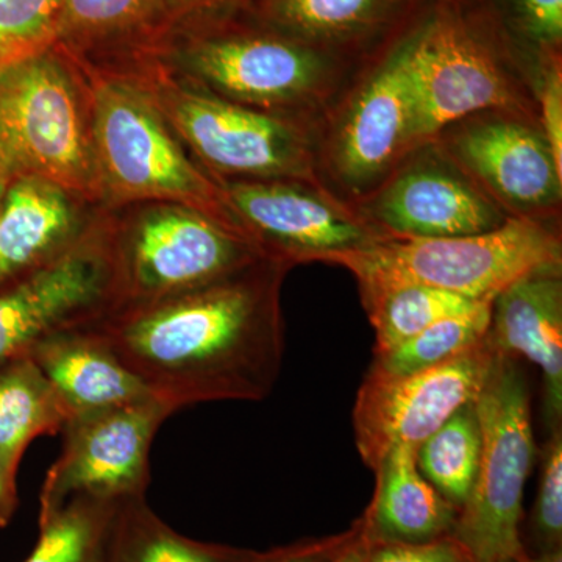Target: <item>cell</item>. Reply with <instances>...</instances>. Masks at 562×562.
<instances>
[{"label": "cell", "mask_w": 562, "mask_h": 562, "mask_svg": "<svg viewBox=\"0 0 562 562\" xmlns=\"http://www.w3.org/2000/svg\"><path fill=\"white\" fill-rule=\"evenodd\" d=\"M520 562H562V550H542V552L535 558L528 557L527 554Z\"/></svg>", "instance_id": "cell-37"}, {"label": "cell", "mask_w": 562, "mask_h": 562, "mask_svg": "<svg viewBox=\"0 0 562 562\" xmlns=\"http://www.w3.org/2000/svg\"><path fill=\"white\" fill-rule=\"evenodd\" d=\"M251 550L187 538L161 520L146 498L122 502L111 536L109 562H246Z\"/></svg>", "instance_id": "cell-23"}, {"label": "cell", "mask_w": 562, "mask_h": 562, "mask_svg": "<svg viewBox=\"0 0 562 562\" xmlns=\"http://www.w3.org/2000/svg\"><path fill=\"white\" fill-rule=\"evenodd\" d=\"M90 124L99 188L121 199L191 206L239 232L220 188L192 165L149 92L131 81H101L92 92Z\"/></svg>", "instance_id": "cell-6"}, {"label": "cell", "mask_w": 562, "mask_h": 562, "mask_svg": "<svg viewBox=\"0 0 562 562\" xmlns=\"http://www.w3.org/2000/svg\"><path fill=\"white\" fill-rule=\"evenodd\" d=\"M517 57L535 66L561 52L562 0H480Z\"/></svg>", "instance_id": "cell-28"}, {"label": "cell", "mask_w": 562, "mask_h": 562, "mask_svg": "<svg viewBox=\"0 0 562 562\" xmlns=\"http://www.w3.org/2000/svg\"><path fill=\"white\" fill-rule=\"evenodd\" d=\"M317 187L292 180H235L220 190L239 232L268 257L290 265L325 262L386 238Z\"/></svg>", "instance_id": "cell-12"}, {"label": "cell", "mask_w": 562, "mask_h": 562, "mask_svg": "<svg viewBox=\"0 0 562 562\" xmlns=\"http://www.w3.org/2000/svg\"><path fill=\"white\" fill-rule=\"evenodd\" d=\"M532 524L543 550L561 549L562 542V428L550 430L542 449L541 479Z\"/></svg>", "instance_id": "cell-31"}, {"label": "cell", "mask_w": 562, "mask_h": 562, "mask_svg": "<svg viewBox=\"0 0 562 562\" xmlns=\"http://www.w3.org/2000/svg\"><path fill=\"white\" fill-rule=\"evenodd\" d=\"M492 303L435 322L394 349L373 353V366L390 373H409L460 357L484 341L490 331Z\"/></svg>", "instance_id": "cell-27"}, {"label": "cell", "mask_w": 562, "mask_h": 562, "mask_svg": "<svg viewBox=\"0 0 562 562\" xmlns=\"http://www.w3.org/2000/svg\"><path fill=\"white\" fill-rule=\"evenodd\" d=\"M487 342L502 357L527 358L542 373L543 416L562 420V268L514 281L494 299Z\"/></svg>", "instance_id": "cell-17"}, {"label": "cell", "mask_w": 562, "mask_h": 562, "mask_svg": "<svg viewBox=\"0 0 562 562\" xmlns=\"http://www.w3.org/2000/svg\"><path fill=\"white\" fill-rule=\"evenodd\" d=\"M482 454L475 401L453 413L417 447L419 471L443 498L461 509L471 495Z\"/></svg>", "instance_id": "cell-25"}, {"label": "cell", "mask_w": 562, "mask_h": 562, "mask_svg": "<svg viewBox=\"0 0 562 562\" xmlns=\"http://www.w3.org/2000/svg\"><path fill=\"white\" fill-rule=\"evenodd\" d=\"M395 32L369 55L371 68L328 136V168L351 192L383 181L416 150L412 90Z\"/></svg>", "instance_id": "cell-16"}, {"label": "cell", "mask_w": 562, "mask_h": 562, "mask_svg": "<svg viewBox=\"0 0 562 562\" xmlns=\"http://www.w3.org/2000/svg\"><path fill=\"white\" fill-rule=\"evenodd\" d=\"M416 450L395 447L373 469L375 494L361 519L369 542L422 543L452 535L460 509L422 475Z\"/></svg>", "instance_id": "cell-21"}, {"label": "cell", "mask_w": 562, "mask_h": 562, "mask_svg": "<svg viewBox=\"0 0 562 562\" xmlns=\"http://www.w3.org/2000/svg\"><path fill=\"white\" fill-rule=\"evenodd\" d=\"M111 254L117 306L195 290L268 257L241 232L179 203L144 213Z\"/></svg>", "instance_id": "cell-8"}, {"label": "cell", "mask_w": 562, "mask_h": 562, "mask_svg": "<svg viewBox=\"0 0 562 562\" xmlns=\"http://www.w3.org/2000/svg\"><path fill=\"white\" fill-rule=\"evenodd\" d=\"M120 506L101 498H69L38 519V542L22 562H109Z\"/></svg>", "instance_id": "cell-24"}, {"label": "cell", "mask_w": 562, "mask_h": 562, "mask_svg": "<svg viewBox=\"0 0 562 562\" xmlns=\"http://www.w3.org/2000/svg\"><path fill=\"white\" fill-rule=\"evenodd\" d=\"M416 2L422 3V2H427V0H416Z\"/></svg>", "instance_id": "cell-40"}, {"label": "cell", "mask_w": 562, "mask_h": 562, "mask_svg": "<svg viewBox=\"0 0 562 562\" xmlns=\"http://www.w3.org/2000/svg\"><path fill=\"white\" fill-rule=\"evenodd\" d=\"M70 192L52 181H11L0 205V290L80 241Z\"/></svg>", "instance_id": "cell-20"}, {"label": "cell", "mask_w": 562, "mask_h": 562, "mask_svg": "<svg viewBox=\"0 0 562 562\" xmlns=\"http://www.w3.org/2000/svg\"><path fill=\"white\" fill-rule=\"evenodd\" d=\"M291 266L266 257L195 290L117 306L90 325L173 412L262 401L283 364L280 286Z\"/></svg>", "instance_id": "cell-1"}, {"label": "cell", "mask_w": 562, "mask_h": 562, "mask_svg": "<svg viewBox=\"0 0 562 562\" xmlns=\"http://www.w3.org/2000/svg\"><path fill=\"white\" fill-rule=\"evenodd\" d=\"M358 530H360V522L342 535L292 543L269 552H254L246 562H331L357 536Z\"/></svg>", "instance_id": "cell-34"}, {"label": "cell", "mask_w": 562, "mask_h": 562, "mask_svg": "<svg viewBox=\"0 0 562 562\" xmlns=\"http://www.w3.org/2000/svg\"><path fill=\"white\" fill-rule=\"evenodd\" d=\"M116 306L110 239L81 238L0 290V368L31 353L47 336L90 325Z\"/></svg>", "instance_id": "cell-13"}, {"label": "cell", "mask_w": 562, "mask_h": 562, "mask_svg": "<svg viewBox=\"0 0 562 562\" xmlns=\"http://www.w3.org/2000/svg\"><path fill=\"white\" fill-rule=\"evenodd\" d=\"M63 0H0V63L40 49L57 33Z\"/></svg>", "instance_id": "cell-30"}, {"label": "cell", "mask_w": 562, "mask_h": 562, "mask_svg": "<svg viewBox=\"0 0 562 562\" xmlns=\"http://www.w3.org/2000/svg\"><path fill=\"white\" fill-rule=\"evenodd\" d=\"M403 158L360 214L390 238L430 239L495 231L508 213L484 194L435 143Z\"/></svg>", "instance_id": "cell-15"}, {"label": "cell", "mask_w": 562, "mask_h": 562, "mask_svg": "<svg viewBox=\"0 0 562 562\" xmlns=\"http://www.w3.org/2000/svg\"><path fill=\"white\" fill-rule=\"evenodd\" d=\"M541 105V131L562 169V70L561 52L543 55L536 65Z\"/></svg>", "instance_id": "cell-32"}, {"label": "cell", "mask_w": 562, "mask_h": 562, "mask_svg": "<svg viewBox=\"0 0 562 562\" xmlns=\"http://www.w3.org/2000/svg\"><path fill=\"white\" fill-rule=\"evenodd\" d=\"M173 413L166 403L149 398L66 422L60 457L41 487L38 519L72 497L117 503L144 497L151 443Z\"/></svg>", "instance_id": "cell-10"}, {"label": "cell", "mask_w": 562, "mask_h": 562, "mask_svg": "<svg viewBox=\"0 0 562 562\" xmlns=\"http://www.w3.org/2000/svg\"><path fill=\"white\" fill-rule=\"evenodd\" d=\"M357 60L258 20L257 25L213 27L188 40L177 54L184 72L206 91L269 113L317 105Z\"/></svg>", "instance_id": "cell-7"}, {"label": "cell", "mask_w": 562, "mask_h": 562, "mask_svg": "<svg viewBox=\"0 0 562 562\" xmlns=\"http://www.w3.org/2000/svg\"><path fill=\"white\" fill-rule=\"evenodd\" d=\"M24 177L70 194L99 190L90 113L72 72L47 47L0 63V179Z\"/></svg>", "instance_id": "cell-4"}, {"label": "cell", "mask_w": 562, "mask_h": 562, "mask_svg": "<svg viewBox=\"0 0 562 562\" xmlns=\"http://www.w3.org/2000/svg\"><path fill=\"white\" fill-rule=\"evenodd\" d=\"M7 187H9V184H7L5 181L0 179V205H2L3 195H5Z\"/></svg>", "instance_id": "cell-39"}, {"label": "cell", "mask_w": 562, "mask_h": 562, "mask_svg": "<svg viewBox=\"0 0 562 562\" xmlns=\"http://www.w3.org/2000/svg\"><path fill=\"white\" fill-rule=\"evenodd\" d=\"M18 505V480L10 476L0 462V528H5L11 522Z\"/></svg>", "instance_id": "cell-35"}, {"label": "cell", "mask_w": 562, "mask_h": 562, "mask_svg": "<svg viewBox=\"0 0 562 562\" xmlns=\"http://www.w3.org/2000/svg\"><path fill=\"white\" fill-rule=\"evenodd\" d=\"M375 330V351L383 353L419 335L443 317L469 312L475 302L424 284H401L362 301Z\"/></svg>", "instance_id": "cell-26"}, {"label": "cell", "mask_w": 562, "mask_h": 562, "mask_svg": "<svg viewBox=\"0 0 562 562\" xmlns=\"http://www.w3.org/2000/svg\"><path fill=\"white\" fill-rule=\"evenodd\" d=\"M416 0H255L262 24L319 49L362 58L398 31Z\"/></svg>", "instance_id": "cell-19"}, {"label": "cell", "mask_w": 562, "mask_h": 562, "mask_svg": "<svg viewBox=\"0 0 562 562\" xmlns=\"http://www.w3.org/2000/svg\"><path fill=\"white\" fill-rule=\"evenodd\" d=\"M479 472L452 538L473 562H520L524 491L535 462L530 395L519 366L495 353L479 397Z\"/></svg>", "instance_id": "cell-5"}, {"label": "cell", "mask_w": 562, "mask_h": 562, "mask_svg": "<svg viewBox=\"0 0 562 562\" xmlns=\"http://www.w3.org/2000/svg\"><path fill=\"white\" fill-rule=\"evenodd\" d=\"M181 2L192 3V5L209 7V9H222V7L238 5L243 0H181Z\"/></svg>", "instance_id": "cell-38"}, {"label": "cell", "mask_w": 562, "mask_h": 562, "mask_svg": "<svg viewBox=\"0 0 562 562\" xmlns=\"http://www.w3.org/2000/svg\"><path fill=\"white\" fill-rule=\"evenodd\" d=\"M172 131L214 171L317 184L312 140L294 121L161 80L149 92Z\"/></svg>", "instance_id": "cell-9"}, {"label": "cell", "mask_w": 562, "mask_h": 562, "mask_svg": "<svg viewBox=\"0 0 562 562\" xmlns=\"http://www.w3.org/2000/svg\"><path fill=\"white\" fill-rule=\"evenodd\" d=\"M368 549L369 541L364 532H362L360 520V530H358L357 536L344 547L342 552L331 562H362L364 561L366 553H368Z\"/></svg>", "instance_id": "cell-36"}, {"label": "cell", "mask_w": 562, "mask_h": 562, "mask_svg": "<svg viewBox=\"0 0 562 562\" xmlns=\"http://www.w3.org/2000/svg\"><path fill=\"white\" fill-rule=\"evenodd\" d=\"M325 262L353 273L362 301L401 284H424L492 303L514 281L562 268L561 239L543 220L512 216L495 231L454 238L379 239Z\"/></svg>", "instance_id": "cell-3"}, {"label": "cell", "mask_w": 562, "mask_h": 562, "mask_svg": "<svg viewBox=\"0 0 562 562\" xmlns=\"http://www.w3.org/2000/svg\"><path fill=\"white\" fill-rule=\"evenodd\" d=\"M495 351L484 341L460 357L409 373L371 366L353 408L355 442L368 468H376L395 447L420 446L425 439L479 397Z\"/></svg>", "instance_id": "cell-11"}, {"label": "cell", "mask_w": 562, "mask_h": 562, "mask_svg": "<svg viewBox=\"0 0 562 562\" xmlns=\"http://www.w3.org/2000/svg\"><path fill=\"white\" fill-rule=\"evenodd\" d=\"M29 357L49 380L69 419L155 398L91 325L47 336Z\"/></svg>", "instance_id": "cell-18"}, {"label": "cell", "mask_w": 562, "mask_h": 562, "mask_svg": "<svg viewBox=\"0 0 562 562\" xmlns=\"http://www.w3.org/2000/svg\"><path fill=\"white\" fill-rule=\"evenodd\" d=\"M432 140L509 216L546 220L561 202L562 169L541 127L522 111H483Z\"/></svg>", "instance_id": "cell-14"}, {"label": "cell", "mask_w": 562, "mask_h": 562, "mask_svg": "<svg viewBox=\"0 0 562 562\" xmlns=\"http://www.w3.org/2000/svg\"><path fill=\"white\" fill-rule=\"evenodd\" d=\"M176 0H63L57 33L98 40L128 32L157 18Z\"/></svg>", "instance_id": "cell-29"}, {"label": "cell", "mask_w": 562, "mask_h": 562, "mask_svg": "<svg viewBox=\"0 0 562 562\" xmlns=\"http://www.w3.org/2000/svg\"><path fill=\"white\" fill-rule=\"evenodd\" d=\"M413 98L414 146L492 110L522 111L513 69L522 61L480 0H427L395 32Z\"/></svg>", "instance_id": "cell-2"}, {"label": "cell", "mask_w": 562, "mask_h": 562, "mask_svg": "<svg viewBox=\"0 0 562 562\" xmlns=\"http://www.w3.org/2000/svg\"><path fill=\"white\" fill-rule=\"evenodd\" d=\"M68 413L49 380L29 355L0 368V462L10 476L41 436L63 431Z\"/></svg>", "instance_id": "cell-22"}, {"label": "cell", "mask_w": 562, "mask_h": 562, "mask_svg": "<svg viewBox=\"0 0 562 562\" xmlns=\"http://www.w3.org/2000/svg\"><path fill=\"white\" fill-rule=\"evenodd\" d=\"M362 562H473L452 536L422 543L369 542Z\"/></svg>", "instance_id": "cell-33"}]
</instances>
